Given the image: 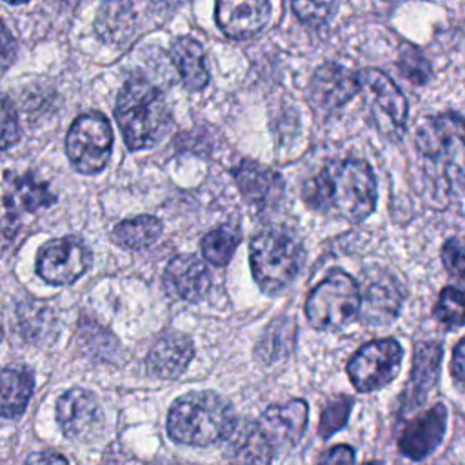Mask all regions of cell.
I'll return each instance as SVG.
<instances>
[{"label": "cell", "instance_id": "31", "mask_svg": "<svg viewBox=\"0 0 465 465\" xmlns=\"http://www.w3.org/2000/svg\"><path fill=\"white\" fill-rule=\"evenodd\" d=\"M292 9L300 20L318 25L331 16V11L336 9V5L331 2H294Z\"/></svg>", "mask_w": 465, "mask_h": 465}, {"label": "cell", "instance_id": "9", "mask_svg": "<svg viewBox=\"0 0 465 465\" xmlns=\"http://www.w3.org/2000/svg\"><path fill=\"white\" fill-rule=\"evenodd\" d=\"M401 345L394 338L372 340L347 363V374L360 392H371L392 381L401 365Z\"/></svg>", "mask_w": 465, "mask_h": 465}, {"label": "cell", "instance_id": "6", "mask_svg": "<svg viewBox=\"0 0 465 465\" xmlns=\"http://www.w3.org/2000/svg\"><path fill=\"white\" fill-rule=\"evenodd\" d=\"M360 285L343 271H332L322 280L305 302V314L320 331H338L360 312Z\"/></svg>", "mask_w": 465, "mask_h": 465}, {"label": "cell", "instance_id": "13", "mask_svg": "<svg viewBox=\"0 0 465 465\" xmlns=\"http://www.w3.org/2000/svg\"><path fill=\"white\" fill-rule=\"evenodd\" d=\"M307 412L309 409L303 400H291L263 411L258 425L274 452L289 449L300 441L307 427Z\"/></svg>", "mask_w": 465, "mask_h": 465}, {"label": "cell", "instance_id": "16", "mask_svg": "<svg viewBox=\"0 0 465 465\" xmlns=\"http://www.w3.org/2000/svg\"><path fill=\"white\" fill-rule=\"evenodd\" d=\"M163 283L174 298L196 302L211 289V272L200 258L193 254H180L167 263Z\"/></svg>", "mask_w": 465, "mask_h": 465}, {"label": "cell", "instance_id": "39", "mask_svg": "<svg viewBox=\"0 0 465 465\" xmlns=\"http://www.w3.org/2000/svg\"><path fill=\"white\" fill-rule=\"evenodd\" d=\"M0 338H2V325H0Z\"/></svg>", "mask_w": 465, "mask_h": 465}, {"label": "cell", "instance_id": "22", "mask_svg": "<svg viewBox=\"0 0 465 465\" xmlns=\"http://www.w3.org/2000/svg\"><path fill=\"white\" fill-rule=\"evenodd\" d=\"M441 349L438 343H423L418 347L412 365L411 381L405 394V409L420 405L438 378Z\"/></svg>", "mask_w": 465, "mask_h": 465}, {"label": "cell", "instance_id": "11", "mask_svg": "<svg viewBox=\"0 0 465 465\" xmlns=\"http://www.w3.org/2000/svg\"><path fill=\"white\" fill-rule=\"evenodd\" d=\"M56 421L73 441H89L104 427V412L98 398L87 389H69L56 401Z\"/></svg>", "mask_w": 465, "mask_h": 465}, {"label": "cell", "instance_id": "26", "mask_svg": "<svg viewBox=\"0 0 465 465\" xmlns=\"http://www.w3.org/2000/svg\"><path fill=\"white\" fill-rule=\"evenodd\" d=\"M238 242H240V232L234 227H229V225L216 227L211 232H207L202 240L203 258L213 265H225L231 260Z\"/></svg>", "mask_w": 465, "mask_h": 465}, {"label": "cell", "instance_id": "28", "mask_svg": "<svg viewBox=\"0 0 465 465\" xmlns=\"http://www.w3.org/2000/svg\"><path fill=\"white\" fill-rule=\"evenodd\" d=\"M351 405H352V400L341 396V398L331 401L323 409V414H322V420H320V429H318L322 438H329L331 434H334L336 430H340L347 423Z\"/></svg>", "mask_w": 465, "mask_h": 465}, {"label": "cell", "instance_id": "27", "mask_svg": "<svg viewBox=\"0 0 465 465\" xmlns=\"http://www.w3.org/2000/svg\"><path fill=\"white\" fill-rule=\"evenodd\" d=\"M434 316L450 327L465 323V291L458 287H445L434 309Z\"/></svg>", "mask_w": 465, "mask_h": 465}, {"label": "cell", "instance_id": "2", "mask_svg": "<svg viewBox=\"0 0 465 465\" xmlns=\"http://www.w3.org/2000/svg\"><path fill=\"white\" fill-rule=\"evenodd\" d=\"M416 147L436 198H456L465 189V120L454 113L425 118Z\"/></svg>", "mask_w": 465, "mask_h": 465}, {"label": "cell", "instance_id": "23", "mask_svg": "<svg viewBox=\"0 0 465 465\" xmlns=\"http://www.w3.org/2000/svg\"><path fill=\"white\" fill-rule=\"evenodd\" d=\"M171 60L189 89H203L209 82L205 54L198 40L191 36L176 38L171 45Z\"/></svg>", "mask_w": 465, "mask_h": 465}, {"label": "cell", "instance_id": "17", "mask_svg": "<svg viewBox=\"0 0 465 465\" xmlns=\"http://www.w3.org/2000/svg\"><path fill=\"white\" fill-rule=\"evenodd\" d=\"M354 94H358V74L336 64L322 65L311 80V102L322 111L338 109Z\"/></svg>", "mask_w": 465, "mask_h": 465}, {"label": "cell", "instance_id": "19", "mask_svg": "<svg viewBox=\"0 0 465 465\" xmlns=\"http://www.w3.org/2000/svg\"><path fill=\"white\" fill-rule=\"evenodd\" d=\"M193 341L180 332H167L160 336L147 354V369L151 374L174 380L178 378L193 360Z\"/></svg>", "mask_w": 465, "mask_h": 465}, {"label": "cell", "instance_id": "20", "mask_svg": "<svg viewBox=\"0 0 465 465\" xmlns=\"http://www.w3.org/2000/svg\"><path fill=\"white\" fill-rule=\"evenodd\" d=\"M272 456L274 449L258 421H243L227 438L225 458L229 465H269Z\"/></svg>", "mask_w": 465, "mask_h": 465}, {"label": "cell", "instance_id": "21", "mask_svg": "<svg viewBox=\"0 0 465 465\" xmlns=\"http://www.w3.org/2000/svg\"><path fill=\"white\" fill-rule=\"evenodd\" d=\"M234 180L242 194L256 205L276 203L283 193V182L280 174L251 160H243L234 169Z\"/></svg>", "mask_w": 465, "mask_h": 465}, {"label": "cell", "instance_id": "38", "mask_svg": "<svg viewBox=\"0 0 465 465\" xmlns=\"http://www.w3.org/2000/svg\"><path fill=\"white\" fill-rule=\"evenodd\" d=\"M365 465H380V463H376V461H371V463H365Z\"/></svg>", "mask_w": 465, "mask_h": 465}, {"label": "cell", "instance_id": "15", "mask_svg": "<svg viewBox=\"0 0 465 465\" xmlns=\"http://www.w3.org/2000/svg\"><path fill=\"white\" fill-rule=\"evenodd\" d=\"M271 18V4L263 0H220L216 22L227 36L249 38L260 33Z\"/></svg>", "mask_w": 465, "mask_h": 465}, {"label": "cell", "instance_id": "34", "mask_svg": "<svg viewBox=\"0 0 465 465\" xmlns=\"http://www.w3.org/2000/svg\"><path fill=\"white\" fill-rule=\"evenodd\" d=\"M452 380L460 391L465 392V340L460 341L452 354V365H450Z\"/></svg>", "mask_w": 465, "mask_h": 465}, {"label": "cell", "instance_id": "7", "mask_svg": "<svg viewBox=\"0 0 465 465\" xmlns=\"http://www.w3.org/2000/svg\"><path fill=\"white\" fill-rule=\"evenodd\" d=\"M358 94H361L376 129L383 136L398 140L405 131L409 107L405 96L394 85V82L378 69L360 71Z\"/></svg>", "mask_w": 465, "mask_h": 465}, {"label": "cell", "instance_id": "10", "mask_svg": "<svg viewBox=\"0 0 465 465\" xmlns=\"http://www.w3.org/2000/svg\"><path fill=\"white\" fill-rule=\"evenodd\" d=\"M93 254L89 247L74 238H56L42 245L36 258V272L53 285H67L76 282L91 265Z\"/></svg>", "mask_w": 465, "mask_h": 465}, {"label": "cell", "instance_id": "29", "mask_svg": "<svg viewBox=\"0 0 465 465\" xmlns=\"http://www.w3.org/2000/svg\"><path fill=\"white\" fill-rule=\"evenodd\" d=\"M20 138V125L15 107L0 94V151L15 145Z\"/></svg>", "mask_w": 465, "mask_h": 465}, {"label": "cell", "instance_id": "14", "mask_svg": "<svg viewBox=\"0 0 465 465\" xmlns=\"http://www.w3.org/2000/svg\"><path fill=\"white\" fill-rule=\"evenodd\" d=\"M447 429V409L438 403L411 420L398 438V449L411 460L427 458L443 440Z\"/></svg>", "mask_w": 465, "mask_h": 465}, {"label": "cell", "instance_id": "5", "mask_svg": "<svg viewBox=\"0 0 465 465\" xmlns=\"http://www.w3.org/2000/svg\"><path fill=\"white\" fill-rule=\"evenodd\" d=\"M249 256L258 285L265 292H278L298 276L303 263V247L291 231L271 227L252 238Z\"/></svg>", "mask_w": 465, "mask_h": 465}, {"label": "cell", "instance_id": "4", "mask_svg": "<svg viewBox=\"0 0 465 465\" xmlns=\"http://www.w3.org/2000/svg\"><path fill=\"white\" fill-rule=\"evenodd\" d=\"M116 122L129 149H145L160 142L171 124L163 93L143 78H131L116 100Z\"/></svg>", "mask_w": 465, "mask_h": 465}, {"label": "cell", "instance_id": "3", "mask_svg": "<svg viewBox=\"0 0 465 465\" xmlns=\"http://www.w3.org/2000/svg\"><path fill=\"white\" fill-rule=\"evenodd\" d=\"M236 427L231 403L211 391H194L176 398L167 414L169 436L185 445L205 447L227 440Z\"/></svg>", "mask_w": 465, "mask_h": 465}, {"label": "cell", "instance_id": "32", "mask_svg": "<svg viewBox=\"0 0 465 465\" xmlns=\"http://www.w3.org/2000/svg\"><path fill=\"white\" fill-rule=\"evenodd\" d=\"M16 54V42L9 29L0 22V74L13 64Z\"/></svg>", "mask_w": 465, "mask_h": 465}, {"label": "cell", "instance_id": "30", "mask_svg": "<svg viewBox=\"0 0 465 465\" xmlns=\"http://www.w3.org/2000/svg\"><path fill=\"white\" fill-rule=\"evenodd\" d=\"M441 260L445 269L456 276L458 280L465 282V243L458 238H450L443 243Z\"/></svg>", "mask_w": 465, "mask_h": 465}, {"label": "cell", "instance_id": "1", "mask_svg": "<svg viewBox=\"0 0 465 465\" xmlns=\"http://www.w3.org/2000/svg\"><path fill=\"white\" fill-rule=\"evenodd\" d=\"M303 198L316 211L360 222L374 211L376 178L363 160L331 162L305 183Z\"/></svg>", "mask_w": 465, "mask_h": 465}, {"label": "cell", "instance_id": "33", "mask_svg": "<svg viewBox=\"0 0 465 465\" xmlns=\"http://www.w3.org/2000/svg\"><path fill=\"white\" fill-rule=\"evenodd\" d=\"M318 465H354V450L349 445H336L320 458Z\"/></svg>", "mask_w": 465, "mask_h": 465}, {"label": "cell", "instance_id": "24", "mask_svg": "<svg viewBox=\"0 0 465 465\" xmlns=\"http://www.w3.org/2000/svg\"><path fill=\"white\" fill-rule=\"evenodd\" d=\"M33 376L25 369H2L0 371V416H20L33 394Z\"/></svg>", "mask_w": 465, "mask_h": 465}, {"label": "cell", "instance_id": "12", "mask_svg": "<svg viewBox=\"0 0 465 465\" xmlns=\"http://www.w3.org/2000/svg\"><path fill=\"white\" fill-rule=\"evenodd\" d=\"M360 296L361 320L371 325H385L396 318L403 302V289L391 272L372 267L361 280Z\"/></svg>", "mask_w": 465, "mask_h": 465}, {"label": "cell", "instance_id": "8", "mask_svg": "<svg viewBox=\"0 0 465 465\" xmlns=\"http://www.w3.org/2000/svg\"><path fill=\"white\" fill-rule=\"evenodd\" d=\"M111 143L113 133L105 116L100 113H87L71 124L65 138V151L76 171L94 174L107 165Z\"/></svg>", "mask_w": 465, "mask_h": 465}, {"label": "cell", "instance_id": "35", "mask_svg": "<svg viewBox=\"0 0 465 465\" xmlns=\"http://www.w3.org/2000/svg\"><path fill=\"white\" fill-rule=\"evenodd\" d=\"M25 465H69L67 460L53 450H40L25 460Z\"/></svg>", "mask_w": 465, "mask_h": 465}, {"label": "cell", "instance_id": "36", "mask_svg": "<svg viewBox=\"0 0 465 465\" xmlns=\"http://www.w3.org/2000/svg\"><path fill=\"white\" fill-rule=\"evenodd\" d=\"M16 222L15 216H7V218H0V256L5 252V249H9L15 234H16Z\"/></svg>", "mask_w": 465, "mask_h": 465}, {"label": "cell", "instance_id": "25", "mask_svg": "<svg viewBox=\"0 0 465 465\" xmlns=\"http://www.w3.org/2000/svg\"><path fill=\"white\" fill-rule=\"evenodd\" d=\"M160 234H162V222L149 214L124 220L116 223L113 229V240L129 249H143L153 242H156Z\"/></svg>", "mask_w": 465, "mask_h": 465}, {"label": "cell", "instance_id": "18", "mask_svg": "<svg viewBox=\"0 0 465 465\" xmlns=\"http://www.w3.org/2000/svg\"><path fill=\"white\" fill-rule=\"evenodd\" d=\"M54 202L51 187L33 173L16 174L5 173L4 176V203L11 216L20 213H35Z\"/></svg>", "mask_w": 465, "mask_h": 465}, {"label": "cell", "instance_id": "37", "mask_svg": "<svg viewBox=\"0 0 465 465\" xmlns=\"http://www.w3.org/2000/svg\"><path fill=\"white\" fill-rule=\"evenodd\" d=\"M151 465H193V463H183V461H171V460H167V461H154V463H151Z\"/></svg>", "mask_w": 465, "mask_h": 465}]
</instances>
